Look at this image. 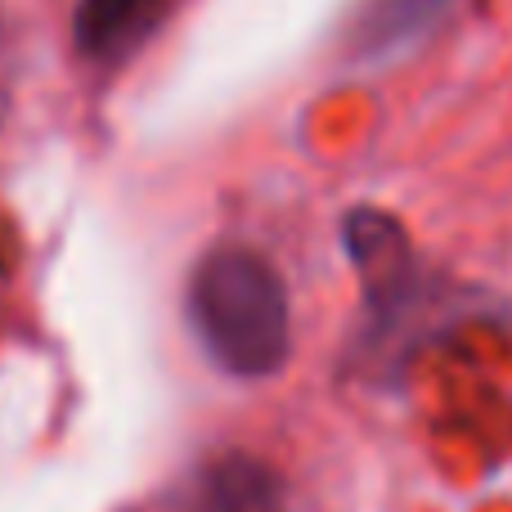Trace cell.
Wrapping results in <instances>:
<instances>
[{"mask_svg":"<svg viewBox=\"0 0 512 512\" xmlns=\"http://www.w3.org/2000/svg\"><path fill=\"white\" fill-rule=\"evenodd\" d=\"M189 319L203 351L234 378H270L288 364V292L261 252H207L189 279Z\"/></svg>","mask_w":512,"mask_h":512,"instance_id":"6da1fadb","label":"cell"},{"mask_svg":"<svg viewBox=\"0 0 512 512\" xmlns=\"http://www.w3.org/2000/svg\"><path fill=\"white\" fill-rule=\"evenodd\" d=\"M167 0H81L72 14L77 50L95 63H117L149 41V32L162 23Z\"/></svg>","mask_w":512,"mask_h":512,"instance_id":"3957f363","label":"cell"},{"mask_svg":"<svg viewBox=\"0 0 512 512\" xmlns=\"http://www.w3.org/2000/svg\"><path fill=\"white\" fill-rule=\"evenodd\" d=\"M346 252L360 265L364 292L373 297V306H396L400 297L414 283V252H409V239L391 216L382 212H360L346 216Z\"/></svg>","mask_w":512,"mask_h":512,"instance_id":"7a4b0ae2","label":"cell"},{"mask_svg":"<svg viewBox=\"0 0 512 512\" xmlns=\"http://www.w3.org/2000/svg\"><path fill=\"white\" fill-rule=\"evenodd\" d=\"M189 512H283L279 472L256 454H221L198 477Z\"/></svg>","mask_w":512,"mask_h":512,"instance_id":"277c9868","label":"cell"}]
</instances>
